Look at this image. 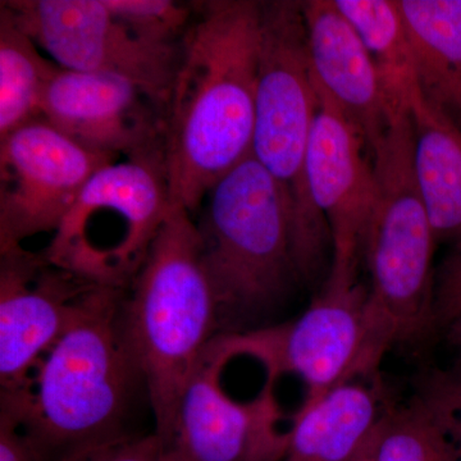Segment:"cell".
<instances>
[{"label": "cell", "mask_w": 461, "mask_h": 461, "mask_svg": "<svg viewBox=\"0 0 461 461\" xmlns=\"http://www.w3.org/2000/svg\"><path fill=\"white\" fill-rule=\"evenodd\" d=\"M193 9L165 115L169 193L190 214L253 150L262 2Z\"/></svg>", "instance_id": "1"}, {"label": "cell", "mask_w": 461, "mask_h": 461, "mask_svg": "<svg viewBox=\"0 0 461 461\" xmlns=\"http://www.w3.org/2000/svg\"><path fill=\"white\" fill-rule=\"evenodd\" d=\"M126 291L94 288L26 384L0 393V411L12 415L50 461L129 433L130 408L145 386L124 338Z\"/></svg>", "instance_id": "2"}, {"label": "cell", "mask_w": 461, "mask_h": 461, "mask_svg": "<svg viewBox=\"0 0 461 461\" xmlns=\"http://www.w3.org/2000/svg\"><path fill=\"white\" fill-rule=\"evenodd\" d=\"M220 303L202 256L198 227L175 206L123 302L127 345L144 381L163 446L182 393L215 336Z\"/></svg>", "instance_id": "3"}, {"label": "cell", "mask_w": 461, "mask_h": 461, "mask_svg": "<svg viewBox=\"0 0 461 461\" xmlns=\"http://www.w3.org/2000/svg\"><path fill=\"white\" fill-rule=\"evenodd\" d=\"M320 98L309 62L303 2H262L256 126L251 154L287 200L297 276L320 272L330 230L306 178Z\"/></svg>", "instance_id": "4"}, {"label": "cell", "mask_w": 461, "mask_h": 461, "mask_svg": "<svg viewBox=\"0 0 461 461\" xmlns=\"http://www.w3.org/2000/svg\"><path fill=\"white\" fill-rule=\"evenodd\" d=\"M372 156L375 199L364 248L369 309L390 346L420 344L438 330L437 241L412 168L411 113L391 121Z\"/></svg>", "instance_id": "5"}, {"label": "cell", "mask_w": 461, "mask_h": 461, "mask_svg": "<svg viewBox=\"0 0 461 461\" xmlns=\"http://www.w3.org/2000/svg\"><path fill=\"white\" fill-rule=\"evenodd\" d=\"M203 203L196 227L221 315L275 304L296 275L290 209L280 185L250 154Z\"/></svg>", "instance_id": "6"}, {"label": "cell", "mask_w": 461, "mask_h": 461, "mask_svg": "<svg viewBox=\"0 0 461 461\" xmlns=\"http://www.w3.org/2000/svg\"><path fill=\"white\" fill-rule=\"evenodd\" d=\"M215 345L229 360L247 357L262 364L267 379L297 375L313 402L332 388L375 375L391 348L369 309L363 285H324L296 320L247 332L217 335Z\"/></svg>", "instance_id": "7"}, {"label": "cell", "mask_w": 461, "mask_h": 461, "mask_svg": "<svg viewBox=\"0 0 461 461\" xmlns=\"http://www.w3.org/2000/svg\"><path fill=\"white\" fill-rule=\"evenodd\" d=\"M0 5L58 66L126 78L166 115L181 42L160 45L145 41L118 20L103 0H3Z\"/></svg>", "instance_id": "8"}, {"label": "cell", "mask_w": 461, "mask_h": 461, "mask_svg": "<svg viewBox=\"0 0 461 461\" xmlns=\"http://www.w3.org/2000/svg\"><path fill=\"white\" fill-rule=\"evenodd\" d=\"M175 206L165 156L115 160L94 173L42 254L54 266L98 284L109 227L108 286L127 290L120 240L112 222L131 224L154 241Z\"/></svg>", "instance_id": "9"}, {"label": "cell", "mask_w": 461, "mask_h": 461, "mask_svg": "<svg viewBox=\"0 0 461 461\" xmlns=\"http://www.w3.org/2000/svg\"><path fill=\"white\" fill-rule=\"evenodd\" d=\"M115 160L44 118L0 139V253L56 233L94 173Z\"/></svg>", "instance_id": "10"}, {"label": "cell", "mask_w": 461, "mask_h": 461, "mask_svg": "<svg viewBox=\"0 0 461 461\" xmlns=\"http://www.w3.org/2000/svg\"><path fill=\"white\" fill-rule=\"evenodd\" d=\"M229 362L213 339L182 393L163 461H284L291 426L276 382L267 379L253 400L236 402L221 384Z\"/></svg>", "instance_id": "11"}, {"label": "cell", "mask_w": 461, "mask_h": 461, "mask_svg": "<svg viewBox=\"0 0 461 461\" xmlns=\"http://www.w3.org/2000/svg\"><path fill=\"white\" fill-rule=\"evenodd\" d=\"M314 76V75H313ZM320 107L309 145L306 178L326 221L332 264L326 284L351 285L364 256L375 199L371 149L362 132L315 80Z\"/></svg>", "instance_id": "12"}, {"label": "cell", "mask_w": 461, "mask_h": 461, "mask_svg": "<svg viewBox=\"0 0 461 461\" xmlns=\"http://www.w3.org/2000/svg\"><path fill=\"white\" fill-rule=\"evenodd\" d=\"M98 284L23 247L0 253V393L26 384Z\"/></svg>", "instance_id": "13"}, {"label": "cell", "mask_w": 461, "mask_h": 461, "mask_svg": "<svg viewBox=\"0 0 461 461\" xmlns=\"http://www.w3.org/2000/svg\"><path fill=\"white\" fill-rule=\"evenodd\" d=\"M41 118L83 147L126 159L166 157L165 113L131 81L58 67Z\"/></svg>", "instance_id": "14"}, {"label": "cell", "mask_w": 461, "mask_h": 461, "mask_svg": "<svg viewBox=\"0 0 461 461\" xmlns=\"http://www.w3.org/2000/svg\"><path fill=\"white\" fill-rule=\"evenodd\" d=\"M309 62L317 83L373 151L390 127L386 102L366 45L335 0L303 2Z\"/></svg>", "instance_id": "15"}, {"label": "cell", "mask_w": 461, "mask_h": 461, "mask_svg": "<svg viewBox=\"0 0 461 461\" xmlns=\"http://www.w3.org/2000/svg\"><path fill=\"white\" fill-rule=\"evenodd\" d=\"M390 409L375 381L339 384L294 415L284 461H357Z\"/></svg>", "instance_id": "16"}, {"label": "cell", "mask_w": 461, "mask_h": 461, "mask_svg": "<svg viewBox=\"0 0 461 461\" xmlns=\"http://www.w3.org/2000/svg\"><path fill=\"white\" fill-rule=\"evenodd\" d=\"M423 98L461 129V0H399Z\"/></svg>", "instance_id": "17"}, {"label": "cell", "mask_w": 461, "mask_h": 461, "mask_svg": "<svg viewBox=\"0 0 461 461\" xmlns=\"http://www.w3.org/2000/svg\"><path fill=\"white\" fill-rule=\"evenodd\" d=\"M412 168L437 242L461 233V129L423 95L411 107Z\"/></svg>", "instance_id": "18"}, {"label": "cell", "mask_w": 461, "mask_h": 461, "mask_svg": "<svg viewBox=\"0 0 461 461\" xmlns=\"http://www.w3.org/2000/svg\"><path fill=\"white\" fill-rule=\"evenodd\" d=\"M368 50L390 121L411 113L421 93L399 0H335Z\"/></svg>", "instance_id": "19"}, {"label": "cell", "mask_w": 461, "mask_h": 461, "mask_svg": "<svg viewBox=\"0 0 461 461\" xmlns=\"http://www.w3.org/2000/svg\"><path fill=\"white\" fill-rule=\"evenodd\" d=\"M58 67L0 5V139L41 118L42 98Z\"/></svg>", "instance_id": "20"}, {"label": "cell", "mask_w": 461, "mask_h": 461, "mask_svg": "<svg viewBox=\"0 0 461 461\" xmlns=\"http://www.w3.org/2000/svg\"><path fill=\"white\" fill-rule=\"evenodd\" d=\"M364 456L366 461H454L444 437L414 400L386 412Z\"/></svg>", "instance_id": "21"}, {"label": "cell", "mask_w": 461, "mask_h": 461, "mask_svg": "<svg viewBox=\"0 0 461 461\" xmlns=\"http://www.w3.org/2000/svg\"><path fill=\"white\" fill-rule=\"evenodd\" d=\"M109 11L145 41L177 45L193 20L191 5L172 0H103Z\"/></svg>", "instance_id": "22"}, {"label": "cell", "mask_w": 461, "mask_h": 461, "mask_svg": "<svg viewBox=\"0 0 461 461\" xmlns=\"http://www.w3.org/2000/svg\"><path fill=\"white\" fill-rule=\"evenodd\" d=\"M412 400L435 423L454 461H461V366L453 364L421 375Z\"/></svg>", "instance_id": "23"}, {"label": "cell", "mask_w": 461, "mask_h": 461, "mask_svg": "<svg viewBox=\"0 0 461 461\" xmlns=\"http://www.w3.org/2000/svg\"><path fill=\"white\" fill-rule=\"evenodd\" d=\"M435 308L438 330L461 314V233L436 269Z\"/></svg>", "instance_id": "24"}, {"label": "cell", "mask_w": 461, "mask_h": 461, "mask_svg": "<svg viewBox=\"0 0 461 461\" xmlns=\"http://www.w3.org/2000/svg\"><path fill=\"white\" fill-rule=\"evenodd\" d=\"M163 444L156 433H127L105 444L94 446L63 461H163Z\"/></svg>", "instance_id": "25"}, {"label": "cell", "mask_w": 461, "mask_h": 461, "mask_svg": "<svg viewBox=\"0 0 461 461\" xmlns=\"http://www.w3.org/2000/svg\"><path fill=\"white\" fill-rule=\"evenodd\" d=\"M0 461H50L8 412L0 411Z\"/></svg>", "instance_id": "26"}, {"label": "cell", "mask_w": 461, "mask_h": 461, "mask_svg": "<svg viewBox=\"0 0 461 461\" xmlns=\"http://www.w3.org/2000/svg\"><path fill=\"white\" fill-rule=\"evenodd\" d=\"M444 330L447 344L450 346L451 350L454 351V364L455 366H461V314L456 320L451 321Z\"/></svg>", "instance_id": "27"}, {"label": "cell", "mask_w": 461, "mask_h": 461, "mask_svg": "<svg viewBox=\"0 0 461 461\" xmlns=\"http://www.w3.org/2000/svg\"><path fill=\"white\" fill-rule=\"evenodd\" d=\"M357 461H366V456H364V453H363L362 456H360L359 459H357Z\"/></svg>", "instance_id": "28"}]
</instances>
